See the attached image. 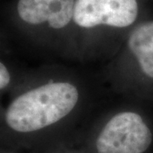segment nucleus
<instances>
[{
  "mask_svg": "<svg viewBox=\"0 0 153 153\" xmlns=\"http://www.w3.org/2000/svg\"><path fill=\"white\" fill-rule=\"evenodd\" d=\"M88 97L85 85L71 74L52 70L25 74L10 91L1 126L23 136L49 131L81 114Z\"/></svg>",
  "mask_w": 153,
  "mask_h": 153,
  "instance_id": "nucleus-1",
  "label": "nucleus"
},
{
  "mask_svg": "<svg viewBox=\"0 0 153 153\" xmlns=\"http://www.w3.org/2000/svg\"><path fill=\"white\" fill-rule=\"evenodd\" d=\"M140 0H76L73 56L89 57L120 48L140 22Z\"/></svg>",
  "mask_w": 153,
  "mask_h": 153,
  "instance_id": "nucleus-2",
  "label": "nucleus"
},
{
  "mask_svg": "<svg viewBox=\"0 0 153 153\" xmlns=\"http://www.w3.org/2000/svg\"><path fill=\"white\" fill-rule=\"evenodd\" d=\"M76 0H14L8 19L33 45L73 55V15Z\"/></svg>",
  "mask_w": 153,
  "mask_h": 153,
  "instance_id": "nucleus-3",
  "label": "nucleus"
},
{
  "mask_svg": "<svg viewBox=\"0 0 153 153\" xmlns=\"http://www.w3.org/2000/svg\"><path fill=\"white\" fill-rule=\"evenodd\" d=\"M153 134L140 113L121 107L105 115L94 139L95 153H146Z\"/></svg>",
  "mask_w": 153,
  "mask_h": 153,
  "instance_id": "nucleus-4",
  "label": "nucleus"
},
{
  "mask_svg": "<svg viewBox=\"0 0 153 153\" xmlns=\"http://www.w3.org/2000/svg\"><path fill=\"white\" fill-rule=\"evenodd\" d=\"M133 70L153 81V20L140 21L128 32L113 55L107 75L112 80Z\"/></svg>",
  "mask_w": 153,
  "mask_h": 153,
  "instance_id": "nucleus-5",
  "label": "nucleus"
},
{
  "mask_svg": "<svg viewBox=\"0 0 153 153\" xmlns=\"http://www.w3.org/2000/svg\"><path fill=\"white\" fill-rule=\"evenodd\" d=\"M22 75L16 74L10 66L0 60V95L10 92L21 80Z\"/></svg>",
  "mask_w": 153,
  "mask_h": 153,
  "instance_id": "nucleus-6",
  "label": "nucleus"
},
{
  "mask_svg": "<svg viewBox=\"0 0 153 153\" xmlns=\"http://www.w3.org/2000/svg\"><path fill=\"white\" fill-rule=\"evenodd\" d=\"M4 107L0 103V126L2 124V121H3V116H4Z\"/></svg>",
  "mask_w": 153,
  "mask_h": 153,
  "instance_id": "nucleus-7",
  "label": "nucleus"
},
{
  "mask_svg": "<svg viewBox=\"0 0 153 153\" xmlns=\"http://www.w3.org/2000/svg\"><path fill=\"white\" fill-rule=\"evenodd\" d=\"M4 44V37L2 35V33H0V50L1 49H4V47L3 45Z\"/></svg>",
  "mask_w": 153,
  "mask_h": 153,
  "instance_id": "nucleus-8",
  "label": "nucleus"
}]
</instances>
